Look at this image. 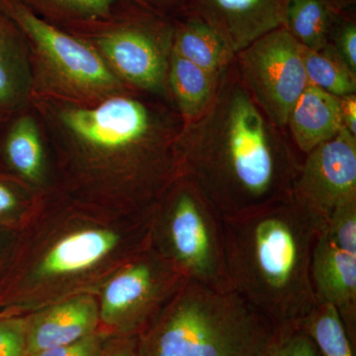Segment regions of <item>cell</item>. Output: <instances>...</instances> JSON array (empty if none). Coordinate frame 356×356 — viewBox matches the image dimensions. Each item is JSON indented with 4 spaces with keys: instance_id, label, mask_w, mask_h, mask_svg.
<instances>
[{
    "instance_id": "obj_28",
    "label": "cell",
    "mask_w": 356,
    "mask_h": 356,
    "mask_svg": "<svg viewBox=\"0 0 356 356\" xmlns=\"http://www.w3.org/2000/svg\"><path fill=\"white\" fill-rule=\"evenodd\" d=\"M108 337V334L98 330L74 343L41 351L31 356H99Z\"/></svg>"
},
{
    "instance_id": "obj_4",
    "label": "cell",
    "mask_w": 356,
    "mask_h": 356,
    "mask_svg": "<svg viewBox=\"0 0 356 356\" xmlns=\"http://www.w3.org/2000/svg\"><path fill=\"white\" fill-rule=\"evenodd\" d=\"M276 325L234 290L186 280L138 337L139 356H266Z\"/></svg>"
},
{
    "instance_id": "obj_16",
    "label": "cell",
    "mask_w": 356,
    "mask_h": 356,
    "mask_svg": "<svg viewBox=\"0 0 356 356\" xmlns=\"http://www.w3.org/2000/svg\"><path fill=\"white\" fill-rule=\"evenodd\" d=\"M31 97L27 44L17 26L0 10V116L8 120L27 108Z\"/></svg>"
},
{
    "instance_id": "obj_2",
    "label": "cell",
    "mask_w": 356,
    "mask_h": 356,
    "mask_svg": "<svg viewBox=\"0 0 356 356\" xmlns=\"http://www.w3.org/2000/svg\"><path fill=\"white\" fill-rule=\"evenodd\" d=\"M282 130L254 102L234 60L220 76L209 108L184 123L178 142L182 172L222 217L275 202L292 193L305 156Z\"/></svg>"
},
{
    "instance_id": "obj_20",
    "label": "cell",
    "mask_w": 356,
    "mask_h": 356,
    "mask_svg": "<svg viewBox=\"0 0 356 356\" xmlns=\"http://www.w3.org/2000/svg\"><path fill=\"white\" fill-rule=\"evenodd\" d=\"M35 15L65 31L108 19L121 7L138 0H17Z\"/></svg>"
},
{
    "instance_id": "obj_31",
    "label": "cell",
    "mask_w": 356,
    "mask_h": 356,
    "mask_svg": "<svg viewBox=\"0 0 356 356\" xmlns=\"http://www.w3.org/2000/svg\"><path fill=\"white\" fill-rule=\"evenodd\" d=\"M142 6L153 9L156 13L170 16L172 11L182 13L187 0H138Z\"/></svg>"
},
{
    "instance_id": "obj_7",
    "label": "cell",
    "mask_w": 356,
    "mask_h": 356,
    "mask_svg": "<svg viewBox=\"0 0 356 356\" xmlns=\"http://www.w3.org/2000/svg\"><path fill=\"white\" fill-rule=\"evenodd\" d=\"M67 32L88 42L127 88L172 103L168 74L175 20L170 16L129 3L108 19Z\"/></svg>"
},
{
    "instance_id": "obj_33",
    "label": "cell",
    "mask_w": 356,
    "mask_h": 356,
    "mask_svg": "<svg viewBox=\"0 0 356 356\" xmlns=\"http://www.w3.org/2000/svg\"><path fill=\"white\" fill-rule=\"evenodd\" d=\"M4 119L2 118L1 116H0V131H1V129H2V126H3V124H4Z\"/></svg>"
},
{
    "instance_id": "obj_12",
    "label": "cell",
    "mask_w": 356,
    "mask_h": 356,
    "mask_svg": "<svg viewBox=\"0 0 356 356\" xmlns=\"http://www.w3.org/2000/svg\"><path fill=\"white\" fill-rule=\"evenodd\" d=\"M290 0H187L182 13L212 26L235 55L267 33L284 27Z\"/></svg>"
},
{
    "instance_id": "obj_23",
    "label": "cell",
    "mask_w": 356,
    "mask_h": 356,
    "mask_svg": "<svg viewBox=\"0 0 356 356\" xmlns=\"http://www.w3.org/2000/svg\"><path fill=\"white\" fill-rule=\"evenodd\" d=\"M302 58L309 84L337 97L355 95L356 74L344 65L331 44L320 51L302 46Z\"/></svg>"
},
{
    "instance_id": "obj_21",
    "label": "cell",
    "mask_w": 356,
    "mask_h": 356,
    "mask_svg": "<svg viewBox=\"0 0 356 356\" xmlns=\"http://www.w3.org/2000/svg\"><path fill=\"white\" fill-rule=\"evenodd\" d=\"M341 13L329 0H290L284 28L302 46L320 51L330 44Z\"/></svg>"
},
{
    "instance_id": "obj_29",
    "label": "cell",
    "mask_w": 356,
    "mask_h": 356,
    "mask_svg": "<svg viewBox=\"0 0 356 356\" xmlns=\"http://www.w3.org/2000/svg\"><path fill=\"white\" fill-rule=\"evenodd\" d=\"M99 356H139L138 337H109Z\"/></svg>"
},
{
    "instance_id": "obj_6",
    "label": "cell",
    "mask_w": 356,
    "mask_h": 356,
    "mask_svg": "<svg viewBox=\"0 0 356 356\" xmlns=\"http://www.w3.org/2000/svg\"><path fill=\"white\" fill-rule=\"evenodd\" d=\"M0 10L24 37L31 67L32 97L92 103L133 91L88 42L42 19L17 0H0Z\"/></svg>"
},
{
    "instance_id": "obj_10",
    "label": "cell",
    "mask_w": 356,
    "mask_h": 356,
    "mask_svg": "<svg viewBox=\"0 0 356 356\" xmlns=\"http://www.w3.org/2000/svg\"><path fill=\"white\" fill-rule=\"evenodd\" d=\"M292 193L325 219L356 199V137L346 128L304 156Z\"/></svg>"
},
{
    "instance_id": "obj_30",
    "label": "cell",
    "mask_w": 356,
    "mask_h": 356,
    "mask_svg": "<svg viewBox=\"0 0 356 356\" xmlns=\"http://www.w3.org/2000/svg\"><path fill=\"white\" fill-rule=\"evenodd\" d=\"M343 127L356 137V95L339 97Z\"/></svg>"
},
{
    "instance_id": "obj_3",
    "label": "cell",
    "mask_w": 356,
    "mask_h": 356,
    "mask_svg": "<svg viewBox=\"0 0 356 356\" xmlns=\"http://www.w3.org/2000/svg\"><path fill=\"white\" fill-rule=\"evenodd\" d=\"M325 222L293 193L259 209L222 217L232 290L276 327L297 324L317 304L312 255Z\"/></svg>"
},
{
    "instance_id": "obj_27",
    "label": "cell",
    "mask_w": 356,
    "mask_h": 356,
    "mask_svg": "<svg viewBox=\"0 0 356 356\" xmlns=\"http://www.w3.org/2000/svg\"><path fill=\"white\" fill-rule=\"evenodd\" d=\"M24 206V194L17 178L0 173V227L17 221Z\"/></svg>"
},
{
    "instance_id": "obj_1",
    "label": "cell",
    "mask_w": 356,
    "mask_h": 356,
    "mask_svg": "<svg viewBox=\"0 0 356 356\" xmlns=\"http://www.w3.org/2000/svg\"><path fill=\"white\" fill-rule=\"evenodd\" d=\"M70 191L130 213L153 210L182 175L184 120L172 103L128 91L92 103L32 97Z\"/></svg>"
},
{
    "instance_id": "obj_8",
    "label": "cell",
    "mask_w": 356,
    "mask_h": 356,
    "mask_svg": "<svg viewBox=\"0 0 356 356\" xmlns=\"http://www.w3.org/2000/svg\"><path fill=\"white\" fill-rule=\"evenodd\" d=\"M185 281L156 250L146 248L105 285L98 303L99 331L109 337L140 336Z\"/></svg>"
},
{
    "instance_id": "obj_34",
    "label": "cell",
    "mask_w": 356,
    "mask_h": 356,
    "mask_svg": "<svg viewBox=\"0 0 356 356\" xmlns=\"http://www.w3.org/2000/svg\"><path fill=\"white\" fill-rule=\"evenodd\" d=\"M0 259H1V243H0Z\"/></svg>"
},
{
    "instance_id": "obj_26",
    "label": "cell",
    "mask_w": 356,
    "mask_h": 356,
    "mask_svg": "<svg viewBox=\"0 0 356 356\" xmlns=\"http://www.w3.org/2000/svg\"><path fill=\"white\" fill-rule=\"evenodd\" d=\"M330 44L344 65L356 74V24L355 21L339 14L330 38Z\"/></svg>"
},
{
    "instance_id": "obj_13",
    "label": "cell",
    "mask_w": 356,
    "mask_h": 356,
    "mask_svg": "<svg viewBox=\"0 0 356 356\" xmlns=\"http://www.w3.org/2000/svg\"><path fill=\"white\" fill-rule=\"evenodd\" d=\"M317 303L336 307L353 346H356V252L339 247L323 228L311 262Z\"/></svg>"
},
{
    "instance_id": "obj_24",
    "label": "cell",
    "mask_w": 356,
    "mask_h": 356,
    "mask_svg": "<svg viewBox=\"0 0 356 356\" xmlns=\"http://www.w3.org/2000/svg\"><path fill=\"white\" fill-rule=\"evenodd\" d=\"M266 356H322L315 343L297 324L277 325Z\"/></svg>"
},
{
    "instance_id": "obj_18",
    "label": "cell",
    "mask_w": 356,
    "mask_h": 356,
    "mask_svg": "<svg viewBox=\"0 0 356 356\" xmlns=\"http://www.w3.org/2000/svg\"><path fill=\"white\" fill-rule=\"evenodd\" d=\"M175 20L172 50L186 60L220 76L235 60V53L212 27L192 13Z\"/></svg>"
},
{
    "instance_id": "obj_5",
    "label": "cell",
    "mask_w": 356,
    "mask_h": 356,
    "mask_svg": "<svg viewBox=\"0 0 356 356\" xmlns=\"http://www.w3.org/2000/svg\"><path fill=\"white\" fill-rule=\"evenodd\" d=\"M149 247L185 280L232 290L222 214L189 175H180L154 206Z\"/></svg>"
},
{
    "instance_id": "obj_9",
    "label": "cell",
    "mask_w": 356,
    "mask_h": 356,
    "mask_svg": "<svg viewBox=\"0 0 356 356\" xmlns=\"http://www.w3.org/2000/svg\"><path fill=\"white\" fill-rule=\"evenodd\" d=\"M235 63L257 106L274 125L286 128L292 107L309 86L302 44L278 28L236 53Z\"/></svg>"
},
{
    "instance_id": "obj_15",
    "label": "cell",
    "mask_w": 356,
    "mask_h": 356,
    "mask_svg": "<svg viewBox=\"0 0 356 356\" xmlns=\"http://www.w3.org/2000/svg\"><path fill=\"white\" fill-rule=\"evenodd\" d=\"M0 131V158L7 170L30 186H42L47 178L46 137L31 107L4 122Z\"/></svg>"
},
{
    "instance_id": "obj_11",
    "label": "cell",
    "mask_w": 356,
    "mask_h": 356,
    "mask_svg": "<svg viewBox=\"0 0 356 356\" xmlns=\"http://www.w3.org/2000/svg\"><path fill=\"white\" fill-rule=\"evenodd\" d=\"M125 242L149 245V232L125 236L99 227L74 229L44 250L27 280L49 284L79 275L102 264Z\"/></svg>"
},
{
    "instance_id": "obj_14",
    "label": "cell",
    "mask_w": 356,
    "mask_h": 356,
    "mask_svg": "<svg viewBox=\"0 0 356 356\" xmlns=\"http://www.w3.org/2000/svg\"><path fill=\"white\" fill-rule=\"evenodd\" d=\"M27 318V356L79 341L100 324L99 306L91 295L72 297Z\"/></svg>"
},
{
    "instance_id": "obj_22",
    "label": "cell",
    "mask_w": 356,
    "mask_h": 356,
    "mask_svg": "<svg viewBox=\"0 0 356 356\" xmlns=\"http://www.w3.org/2000/svg\"><path fill=\"white\" fill-rule=\"evenodd\" d=\"M322 356H355V348L336 307L317 303L298 323Z\"/></svg>"
},
{
    "instance_id": "obj_32",
    "label": "cell",
    "mask_w": 356,
    "mask_h": 356,
    "mask_svg": "<svg viewBox=\"0 0 356 356\" xmlns=\"http://www.w3.org/2000/svg\"><path fill=\"white\" fill-rule=\"evenodd\" d=\"M329 1L331 2L332 6L336 7L337 10L343 13L346 7L353 6V3H355V0H329Z\"/></svg>"
},
{
    "instance_id": "obj_25",
    "label": "cell",
    "mask_w": 356,
    "mask_h": 356,
    "mask_svg": "<svg viewBox=\"0 0 356 356\" xmlns=\"http://www.w3.org/2000/svg\"><path fill=\"white\" fill-rule=\"evenodd\" d=\"M28 318L0 315V356H27Z\"/></svg>"
},
{
    "instance_id": "obj_17",
    "label": "cell",
    "mask_w": 356,
    "mask_h": 356,
    "mask_svg": "<svg viewBox=\"0 0 356 356\" xmlns=\"http://www.w3.org/2000/svg\"><path fill=\"white\" fill-rule=\"evenodd\" d=\"M343 127L339 97L311 84L292 107L286 125L293 144L304 156L332 139Z\"/></svg>"
},
{
    "instance_id": "obj_19",
    "label": "cell",
    "mask_w": 356,
    "mask_h": 356,
    "mask_svg": "<svg viewBox=\"0 0 356 356\" xmlns=\"http://www.w3.org/2000/svg\"><path fill=\"white\" fill-rule=\"evenodd\" d=\"M220 76L210 74L172 49L168 91L172 105L184 123L195 120L209 108L216 95Z\"/></svg>"
}]
</instances>
